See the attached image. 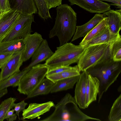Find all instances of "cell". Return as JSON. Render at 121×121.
<instances>
[{
    "label": "cell",
    "instance_id": "obj_1",
    "mask_svg": "<svg viewBox=\"0 0 121 121\" xmlns=\"http://www.w3.org/2000/svg\"><path fill=\"white\" fill-rule=\"evenodd\" d=\"M112 45H110L104 57L98 63L86 71L96 77L99 82L98 103L104 94L117 80L121 72V61H115L112 58Z\"/></svg>",
    "mask_w": 121,
    "mask_h": 121
},
{
    "label": "cell",
    "instance_id": "obj_2",
    "mask_svg": "<svg viewBox=\"0 0 121 121\" xmlns=\"http://www.w3.org/2000/svg\"><path fill=\"white\" fill-rule=\"evenodd\" d=\"M56 9L55 24L50 30L49 37L50 39L57 36L60 46L68 43L74 35L77 26V14L67 4L58 6Z\"/></svg>",
    "mask_w": 121,
    "mask_h": 121
},
{
    "label": "cell",
    "instance_id": "obj_3",
    "mask_svg": "<svg viewBox=\"0 0 121 121\" xmlns=\"http://www.w3.org/2000/svg\"><path fill=\"white\" fill-rule=\"evenodd\" d=\"M53 112L42 121H83L91 120L92 117L82 112L77 106L74 97L69 93L65 96L55 105Z\"/></svg>",
    "mask_w": 121,
    "mask_h": 121
},
{
    "label": "cell",
    "instance_id": "obj_4",
    "mask_svg": "<svg viewBox=\"0 0 121 121\" xmlns=\"http://www.w3.org/2000/svg\"><path fill=\"white\" fill-rule=\"evenodd\" d=\"M86 47L67 43L56 47L52 55L44 64L49 69L61 66H69L77 63Z\"/></svg>",
    "mask_w": 121,
    "mask_h": 121
},
{
    "label": "cell",
    "instance_id": "obj_5",
    "mask_svg": "<svg viewBox=\"0 0 121 121\" xmlns=\"http://www.w3.org/2000/svg\"><path fill=\"white\" fill-rule=\"evenodd\" d=\"M49 70L44 64L32 67L21 79L17 89L21 94L28 95L44 78Z\"/></svg>",
    "mask_w": 121,
    "mask_h": 121
},
{
    "label": "cell",
    "instance_id": "obj_6",
    "mask_svg": "<svg viewBox=\"0 0 121 121\" xmlns=\"http://www.w3.org/2000/svg\"><path fill=\"white\" fill-rule=\"evenodd\" d=\"M110 45H111L104 43L86 47L77 63L80 71H86L102 59L107 52Z\"/></svg>",
    "mask_w": 121,
    "mask_h": 121
},
{
    "label": "cell",
    "instance_id": "obj_7",
    "mask_svg": "<svg viewBox=\"0 0 121 121\" xmlns=\"http://www.w3.org/2000/svg\"><path fill=\"white\" fill-rule=\"evenodd\" d=\"M33 22H35L33 15H26L21 14L2 41L23 39L27 34L33 32L31 26Z\"/></svg>",
    "mask_w": 121,
    "mask_h": 121
},
{
    "label": "cell",
    "instance_id": "obj_8",
    "mask_svg": "<svg viewBox=\"0 0 121 121\" xmlns=\"http://www.w3.org/2000/svg\"><path fill=\"white\" fill-rule=\"evenodd\" d=\"M21 14L12 9L0 13V43L10 31Z\"/></svg>",
    "mask_w": 121,
    "mask_h": 121
},
{
    "label": "cell",
    "instance_id": "obj_9",
    "mask_svg": "<svg viewBox=\"0 0 121 121\" xmlns=\"http://www.w3.org/2000/svg\"><path fill=\"white\" fill-rule=\"evenodd\" d=\"M71 5L76 4L91 13H103L111 9L110 5L99 0H68Z\"/></svg>",
    "mask_w": 121,
    "mask_h": 121
},
{
    "label": "cell",
    "instance_id": "obj_10",
    "mask_svg": "<svg viewBox=\"0 0 121 121\" xmlns=\"http://www.w3.org/2000/svg\"><path fill=\"white\" fill-rule=\"evenodd\" d=\"M25 47L22 53L23 62L28 60L39 45L43 39L42 35L37 32L27 34L23 39Z\"/></svg>",
    "mask_w": 121,
    "mask_h": 121
},
{
    "label": "cell",
    "instance_id": "obj_11",
    "mask_svg": "<svg viewBox=\"0 0 121 121\" xmlns=\"http://www.w3.org/2000/svg\"><path fill=\"white\" fill-rule=\"evenodd\" d=\"M22 52L13 54L1 69L0 81L7 78L20 71V68L23 62L22 58Z\"/></svg>",
    "mask_w": 121,
    "mask_h": 121
},
{
    "label": "cell",
    "instance_id": "obj_12",
    "mask_svg": "<svg viewBox=\"0 0 121 121\" xmlns=\"http://www.w3.org/2000/svg\"><path fill=\"white\" fill-rule=\"evenodd\" d=\"M55 106L54 103L51 101L41 104L30 103L22 111L23 118L34 119L49 111L51 108Z\"/></svg>",
    "mask_w": 121,
    "mask_h": 121
},
{
    "label": "cell",
    "instance_id": "obj_13",
    "mask_svg": "<svg viewBox=\"0 0 121 121\" xmlns=\"http://www.w3.org/2000/svg\"><path fill=\"white\" fill-rule=\"evenodd\" d=\"M88 74L86 71L80 74L79 79L76 83L74 98L79 108H85L86 87Z\"/></svg>",
    "mask_w": 121,
    "mask_h": 121
},
{
    "label": "cell",
    "instance_id": "obj_14",
    "mask_svg": "<svg viewBox=\"0 0 121 121\" xmlns=\"http://www.w3.org/2000/svg\"><path fill=\"white\" fill-rule=\"evenodd\" d=\"M53 53L49 48L47 40L43 39L33 54L30 63L25 68H30L46 60L50 57Z\"/></svg>",
    "mask_w": 121,
    "mask_h": 121
},
{
    "label": "cell",
    "instance_id": "obj_15",
    "mask_svg": "<svg viewBox=\"0 0 121 121\" xmlns=\"http://www.w3.org/2000/svg\"><path fill=\"white\" fill-rule=\"evenodd\" d=\"M11 9L21 14L29 15L38 13L34 0H8Z\"/></svg>",
    "mask_w": 121,
    "mask_h": 121
},
{
    "label": "cell",
    "instance_id": "obj_16",
    "mask_svg": "<svg viewBox=\"0 0 121 121\" xmlns=\"http://www.w3.org/2000/svg\"><path fill=\"white\" fill-rule=\"evenodd\" d=\"M120 39L121 36L120 34H116L112 33L107 26L84 46L86 47L93 45L104 43L112 45Z\"/></svg>",
    "mask_w": 121,
    "mask_h": 121
},
{
    "label": "cell",
    "instance_id": "obj_17",
    "mask_svg": "<svg viewBox=\"0 0 121 121\" xmlns=\"http://www.w3.org/2000/svg\"><path fill=\"white\" fill-rule=\"evenodd\" d=\"M107 26L112 33L119 34L121 29V9H110L103 13Z\"/></svg>",
    "mask_w": 121,
    "mask_h": 121
},
{
    "label": "cell",
    "instance_id": "obj_18",
    "mask_svg": "<svg viewBox=\"0 0 121 121\" xmlns=\"http://www.w3.org/2000/svg\"><path fill=\"white\" fill-rule=\"evenodd\" d=\"M99 82L96 77L88 74L86 87L85 108L97 100L99 92Z\"/></svg>",
    "mask_w": 121,
    "mask_h": 121
},
{
    "label": "cell",
    "instance_id": "obj_19",
    "mask_svg": "<svg viewBox=\"0 0 121 121\" xmlns=\"http://www.w3.org/2000/svg\"><path fill=\"white\" fill-rule=\"evenodd\" d=\"M104 18L103 14L97 13L86 23L81 26H77L75 33L71 42L80 38L85 37Z\"/></svg>",
    "mask_w": 121,
    "mask_h": 121
},
{
    "label": "cell",
    "instance_id": "obj_20",
    "mask_svg": "<svg viewBox=\"0 0 121 121\" xmlns=\"http://www.w3.org/2000/svg\"><path fill=\"white\" fill-rule=\"evenodd\" d=\"M24 47L23 39L2 41L0 43V54L22 52Z\"/></svg>",
    "mask_w": 121,
    "mask_h": 121
},
{
    "label": "cell",
    "instance_id": "obj_21",
    "mask_svg": "<svg viewBox=\"0 0 121 121\" xmlns=\"http://www.w3.org/2000/svg\"><path fill=\"white\" fill-rule=\"evenodd\" d=\"M55 83L47 78H44L28 95L29 98L36 96L47 95L50 93Z\"/></svg>",
    "mask_w": 121,
    "mask_h": 121
},
{
    "label": "cell",
    "instance_id": "obj_22",
    "mask_svg": "<svg viewBox=\"0 0 121 121\" xmlns=\"http://www.w3.org/2000/svg\"><path fill=\"white\" fill-rule=\"evenodd\" d=\"M80 75L60 80L56 82L52 86L51 93L72 89L78 80Z\"/></svg>",
    "mask_w": 121,
    "mask_h": 121
},
{
    "label": "cell",
    "instance_id": "obj_23",
    "mask_svg": "<svg viewBox=\"0 0 121 121\" xmlns=\"http://www.w3.org/2000/svg\"><path fill=\"white\" fill-rule=\"evenodd\" d=\"M30 68L26 69L25 68L22 71L14 73L5 79L0 81V91L10 86L13 87L18 86L21 78Z\"/></svg>",
    "mask_w": 121,
    "mask_h": 121
},
{
    "label": "cell",
    "instance_id": "obj_24",
    "mask_svg": "<svg viewBox=\"0 0 121 121\" xmlns=\"http://www.w3.org/2000/svg\"><path fill=\"white\" fill-rule=\"evenodd\" d=\"M80 72L77 65H76L72 69L56 74L46 75V77L55 83L60 80L79 75Z\"/></svg>",
    "mask_w": 121,
    "mask_h": 121
},
{
    "label": "cell",
    "instance_id": "obj_25",
    "mask_svg": "<svg viewBox=\"0 0 121 121\" xmlns=\"http://www.w3.org/2000/svg\"><path fill=\"white\" fill-rule=\"evenodd\" d=\"M107 26L105 18L91 30L85 36L79 45L84 46L92 39L97 35Z\"/></svg>",
    "mask_w": 121,
    "mask_h": 121
},
{
    "label": "cell",
    "instance_id": "obj_26",
    "mask_svg": "<svg viewBox=\"0 0 121 121\" xmlns=\"http://www.w3.org/2000/svg\"><path fill=\"white\" fill-rule=\"evenodd\" d=\"M109 121H121V94L114 102L108 116Z\"/></svg>",
    "mask_w": 121,
    "mask_h": 121
},
{
    "label": "cell",
    "instance_id": "obj_27",
    "mask_svg": "<svg viewBox=\"0 0 121 121\" xmlns=\"http://www.w3.org/2000/svg\"><path fill=\"white\" fill-rule=\"evenodd\" d=\"M17 99L11 97L1 102L0 105V121H3L5 119L7 112L14 108V104Z\"/></svg>",
    "mask_w": 121,
    "mask_h": 121
},
{
    "label": "cell",
    "instance_id": "obj_28",
    "mask_svg": "<svg viewBox=\"0 0 121 121\" xmlns=\"http://www.w3.org/2000/svg\"><path fill=\"white\" fill-rule=\"evenodd\" d=\"M39 16L44 20L51 17L46 0H34Z\"/></svg>",
    "mask_w": 121,
    "mask_h": 121
},
{
    "label": "cell",
    "instance_id": "obj_29",
    "mask_svg": "<svg viewBox=\"0 0 121 121\" xmlns=\"http://www.w3.org/2000/svg\"><path fill=\"white\" fill-rule=\"evenodd\" d=\"M112 57L114 61H121V39L113 44L112 48Z\"/></svg>",
    "mask_w": 121,
    "mask_h": 121
},
{
    "label": "cell",
    "instance_id": "obj_30",
    "mask_svg": "<svg viewBox=\"0 0 121 121\" xmlns=\"http://www.w3.org/2000/svg\"><path fill=\"white\" fill-rule=\"evenodd\" d=\"M74 67L70 66H61L49 69L47 75L59 73L71 69Z\"/></svg>",
    "mask_w": 121,
    "mask_h": 121
},
{
    "label": "cell",
    "instance_id": "obj_31",
    "mask_svg": "<svg viewBox=\"0 0 121 121\" xmlns=\"http://www.w3.org/2000/svg\"><path fill=\"white\" fill-rule=\"evenodd\" d=\"M28 104L25 102L24 100L17 103H14V109L16 112V114L18 116V119H20L19 113L21 111L22 112L24 110Z\"/></svg>",
    "mask_w": 121,
    "mask_h": 121
},
{
    "label": "cell",
    "instance_id": "obj_32",
    "mask_svg": "<svg viewBox=\"0 0 121 121\" xmlns=\"http://www.w3.org/2000/svg\"><path fill=\"white\" fill-rule=\"evenodd\" d=\"M13 54L12 53L0 54V69L8 61Z\"/></svg>",
    "mask_w": 121,
    "mask_h": 121
},
{
    "label": "cell",
    "instance_id": "obj_33",
    "mask_svg": "<svg viewBox=\"0 0 121 121\" xmlns=\"http://www.w3.org/2000/svg\"><path fill=\"white\" fill-rule=\"evenodd\" d=\"M11 9L8 0H0V13Z\"/></svg>",
    "mask_w": 121,
    "mask_h": 121
},
{
    "label": "cell",
    "instance_id": "obj_34",
    "mask_svg": "<svg viewBox=\"0 0 121 121\" xmlns=\"http://www.w3.org/2000/svg\"><path fill=\"white\" fill-rule=\"evenodd\" d=\"M48 8L50 9L61 4L62 0H46Z\"/></svg>",
    "mask_w": 121,
    "mask_h": 121
},
{
    "label": "cell",
    "instance_id": "obj_35",
    "mask_svg": "<svg viewBox=\"0 0 121 121\" xmlns=\"http://www.w3.org/2000/svg\"><path fill=\"white\" fill-rule=\"evenodd\" d=\"M103 1H106L111 2L112 3L110 4L111 5H113L117 7V8L121 9V0H99Z\"/></svg>",
    "mask_w": 121,
    "mask_h": 121
},
{
    "label": "cell",
    "instance_id": "obj_36",
    "mask_svg": "<svg viewBox=\"0 0 121 121\" xmlns=\"http://www.w3.org/2000/svg\"><path fill=\"white\" fill-rule=\"evenodd\" d=\"M14 111H15L13 109L9 111L6 115L5 119L8 121L9 117L14 113Z\"/></svg>",
    "mask_w": 121,
    "mask_h": 121
},
{
    "label": "cell",
    "instance_id": "obj_37",
    "mask_svg": "<svg viewBox=\"0 0 121 121\" xmlns=\"http://www.w3.org/2000/svg\"><path fill=\"white\" fill-rule=\"evenodd\" d=\"M8 92L7 88H6L0 91V99L7 94Z\"/></svg>",
    "mask_w": 121,
    "mask_h": 121
},
{
    "label": "cell",
    "instance_id": "obj_38",
    "mask_svg": "<svg viewBox=\"0 0 121 121\" xmlns=\"http://www.w3.org/2000/svg\"><path fill=\"white\" fill-rule=\"evenodd\" d=\"M17 115L16 114L14 113L9 117L8 121H13L17 119Z\"/></svg>",
    "mask_w": 121,
    "mask_h": 121
},
{
    "label": "cell",
    "instance_id": "obj_39",
    "mask_svg": "<svg viewBox=\"0 0 121 121\" xmlns=\"http://www.w3.org/2000/svg\"></svg>",
    "mask_w": 121,
    "mask_h": 121
}]
</instances>
